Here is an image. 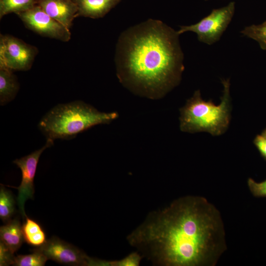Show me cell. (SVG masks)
<instances>
[{
  "mask_svg": "<svg viewBox=\"0 0 266 266\" xmlns=\"http://www.w3.org/2000/svg\"><path fill=\"white\" fill-rule=\"evenodd\" d=\"M53 140L46 139L45 145L38 150L13 161L21 170L22 180L20 185L16 188L18 190L17 202L20 213L23 218L27 216L25 211V203L28 199H33L34 193V178L39 159L42 152L54 144Z\"/></svg>",
  "mask_w": 266,
  "mask_h": 266,
  "instance_id": "cell-8",
  "label": "cell"
},
{
  "mask_svg": "<svg viewBox=\"0 0 266 266\" xmlns=\"http://www.w3.org/2000/svg\"><path fill=\"white\" fill-rule=\"evenodd\" d=\"M262 135L266 137V130H265L262 133Z\"/></svg>",
  "mask_w": 266,
  "mask_h": 266,
  "instance_id": "cell-23",
  "label": "cell"
},
{
  "mask_svg": "<svg viewBox=\"0 0 266 266\" xmlns=\"http://www.w3.org/2000/svg\"><path fill=\"white\" fill-rule=\"evenodd\" d=\"M118 117L117 112H103L81 100L59 104L41 119L38 128L46 137L70 139L89 129L108 124Z\"/></svg>",
  "mask_w": 266,
  "mask_h": 266,
  "instance_id": "cell-3",
  "label": "cell"
},
{
  "mask_svg": "<svg viewBox=\"0 0 266 266\" xmlns=\"http://www.w3.org/2000/svg\"><path fill=\"white\" fill-rule=\"evenodd\" d=\"M240 33L257 41L262 49L266 50V21L259 25L246 26Z\"/></svg>",
  "mask_w": 266,
  "mask_h": 266,
  "instance_id": "cell-17",
  "label": "cell"
},
{
  "mask_svg": "<svg viewBox=\"0 0 266 266\" xmlns=\"http://www.w3.org/2000/svg\"><path fill=\"white\" fill-rule=\"evenodd\" d=\"M235 11V2L232 1L221 8L214 9L207 16L198 23L181 26L177 31L180 35L192 32L197 35L198 40L211 45L218 42L232 21Z\"/></svg>",
  "mask_w": 266,
  "mask_h": 266,
  "instance_id": "cell-5",
  "label": "cell"
},
{
  "mask_svg": "<svg viewBox=\"0 0 266 266\" xmlns=\"http://www.w3.org/2000/svg\"><path fill=\"white\" fill-rule=\"evenodd\" d=\"M25 219L22 226L24 240L33 246H42L47 241L45 233L35 221L28 217Z\"/></svg>",
  "mask_w": 266,
  "mask_h": 266,
  "instance_id": "cell-14",
  "label": "cell"
},
{
  "mask_svg": "<svg viewBox=\"0 0 266 266\" xmlns=\"http://www.w3.org/2000/svg\"><path fill=\"white\" fill-rule=\"evenodd\" d=\"M15 201L10 190L1 185L0 190V218L7 222L13 216L15 210Z\"/></svg>",
  "mask_w": 266,
  "mask_h": 266,
  "instance_id": "cell-16",
  "label": "cell"
},
{
  "mask_svg": "<svg viewBox=\"0 0 266 266\" xmlns=\"http://www.w3.org/2000/svg\"><path fill=\"white\" fill-rule=\"evenodd\" d=\"M204 0L206 1V0Z\"/></svg>",
  "mask_w": 266,
  "mask_h": 266,
  "instance_id": "cell-24",
  "label": "cell"
},
{
  "mask_svg": "<svg viewBox=\"0 0 266 266\" xmlns=\"http://www.w3.org/2000/svg\"><path fill=\"white\" fill-rule=\"evenodd\" d=\"M77 6L76 17H103L121 0H73Z\"/></svg>",
  "mask_w": 266,
  "mask_h": 266,
  "instance_id": "cell-11",
  "label": "cell"
},
{
  "mask_svg": "<svg viewBox=\"0 0 266 266\" xmlns=\"http://www.w3.org/2000/svg\"><path fill=\"white\" fill-rule=\"evenodd\" d=\"M35 249L43 253L48 260L61 264L89 266L91 257L74 246L55 236Z\"/></svg>",
  "mask_w": 266,
  "mask_h": 266,
  "instance_id": "cell-9",
  "label": "cell"
},
{
  "mask_svg": "<svg viewBox=\"0 0 266 266\" xmlns=\"http://www.w3.org/2000/svg\"><path fill=\"white\" fill-rule=\"evenodd\" d=\"M38 5L51 17L69 29L76 18L78 8L73 0H38Z\"/></svg>",
  "mask_w": 266,
  "mask_h": 266,
  "instance_id": "cell-10",
  "label": "cell"
},
{
  "mask_svg": "<svg viewBox=\"0 0 266 266\" xmlns=\"http://www.w3.org/2000/svg\"><path fill=\"white\" fill-rule=\"evenodd\" d=\"M128 240L154 263L166 266H213L227 248L220 212L194 196L151 213Z\"/></svg>",
  "mask_w": 266,
  "mask_h": 266,
  "instance_id": "cell-1",
  "label": "cell"
},
{
  "mask_svg": "<svg viewBox=\"0 0 266 266\" xmlns=\"http://www.w3.org/2000/svg\"><path fill=\"white\" fill-rule=\"evenodd\" d=\"M19 89V84L13 71L0 67V104L3 106L16 97Z\"/></svg>",
  "mask_w": 266,
  "mask_h": 266,
  "instance_id": "cell-13",
  "label": "cell"
},
{
  "mask_svg": "<svg viewBox=\"0 0 266 266\" xmlns=\"http://www.w3.org/2000/svg\"><path fill=\"white\" fill-rule=\"evenodd\" d=\"M222 83L223 95L218 105L203 100L200 90L195 92L180 109L181 131L190 133L205 132L213 135H220L226 131L230 119V82L228 79L222 80Z\"/></svg>",
  "mask_w": 266,
  "mask_h": 266,
  "instance_id": "cell-4",
  "label": "cell"
},
{
  "mask_svg": "<svg viewBox=\"0 0 266 266\" xmlns=\"http://www.w3.org/2000/svg\"><path fill=\"white\" fill-rule=\"evenodd\" d=\"M179 36L161 21L151 19L124 31L115 53L120 82L139 96L163 97L179 83L184 69Z\"/></svg>",
  "mask_w": 266,
  "mask_h": 266,
  "instance_id": "cell-2",
  "label": "cell"
},
{
  "mask_svg": "<svg viewBox=\"0 0 266 266\" xmlns=\"http://www.w3.org/2000/svg\"><path fill=\"white\" fill-rule=\"evenodd\" d=\"M48 260L43 253L35 248L31 254L16 256L13 266H43Z\"/></svg>",
  "mask_w": 266,
  "mask_h": 266,
  "instance_id": "cell-18",
  "label": "cell"
},
{
  "mask_svg": "<svg viewBox=\"0 0 266 266\" xmlns=\"http://www.w3.org/2000/svg\"><path fill=\"white\" fill-rule=\"evenodd\" d=\"M247 186L253 196L256 198H266V179L260 182L251 178L247 180Z\"/></svg>",
  "mask_w": 266,
  "mask_h": 266,
  "instance_id": "cell-20",
  "label": "cell"
},
{
  "mask_svg": "<svg viewBox=\"0 0 266 266\" xmlns=\"http://www.w3.org/2000/svg\"><path fill=\"white\" fill-rule=\"evenodd\" d=\"M254 143L262 156L266 159V137L262 134L257 135Z\"/></svg>",
  "mask_w": 266,
  "mask_h": 266,
  "instance_id": "cell-22",
  "label": "cell"
},
{
  "mask_svg": "<svg viewBox=\"0 0 266 266\" xmlns=\"http://www.w3.org/2000/svg\"><path fill=\"white\" fill-rule=\"evenodd\" d=\"M15 257L12 252L1 242H0V266H7L14 264Z\"/></svg>",
  "mask_w": 266,
  "mask_h": 266,
  "instance_id": "cell-21",
  "label": "cell"
},
{
  "mask_svg": "<svg viewBox=\"0 0 266 266\" xmlns=\"http://www.w3.org/2000/svg\"><path fill=\"white\" fill-rule=\"evenodd\" d=\"M38 54L37 49L10 35L0 36V67L11 70L30 69Z\"/></svg>",
  "mask_w": 266,
  "mask_h": 266,
  "instance_id": "cell-6",
  "label": "cell"
},
{
  "mask_svg": "<svg viewBox=\"0 0 266 266\" xmlns=\"http://www.w3.org/2000/svg\"><path fill=\"white\" fill-rule=\"evenodd\" d=\"M141 257L137 253H133L117 261L102 260L101 266H138Z\"/></svg>",
  "mask_w": 266,
  "mask_h": 266,
  "instance_id": "cell-19",
  "label": "cell"
},
{
  "mask_svg": "<svg viewBox=\"0 0 266 266\" xmlns=\"http://www.w3.org/2000/svg\"><path fill=\"white\" fill-rule=\"evenodd\" d=\"M0 242L14 253L22 246L24 240L22 226L17 219L9 220L0 228Z\"/></svg>",
  "mask_w": 266,
  "mask_h": 266,
  "instance_id": "cell-12",
  "label": "cell"
},
{
  "mask_svg": "<svg viewBox=\"0 0 266 266\" xmlns=\"http://www.w3.org/2000/svg\"><path fill=\"white\" fill-rule=\"evenodd\" d=\"M38 0H0V18L11 13L16 14L38 5Z\"/></svg>",
  "mask_w": 266,
  "mask_h": 266,
  "instance_id": "cell-15",
  "label": "cell"
},
{
  "mask_svg": "<svg viewBox=\"0 0 266 266\" xmlns=\"http://www.w3.org/2000/svg\"><path fill=\"white\" fill-rule=\"evenodd\" d=\"M16 15L27 28L40 35L63 42L70 39L69 29L51 17L38 5Z\"/></svg>",
  "mask_w": 266,
  "mask_h": 266,
  "instance_id": "cell-7",
  "label": "cell"
}]
</instances>
